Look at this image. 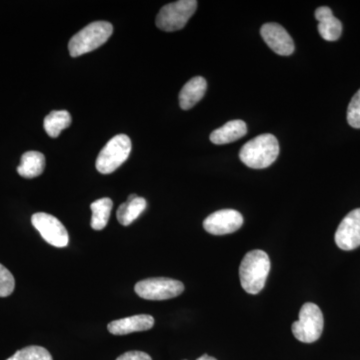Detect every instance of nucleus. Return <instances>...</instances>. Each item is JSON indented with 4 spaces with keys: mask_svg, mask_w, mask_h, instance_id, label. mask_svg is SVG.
Segmentation results:
<instances>
[{
    "mask_svg": "<svg viewBox=\"0 0 360 360\" xmlns=\"http://www.w3.org/2000/svg\"><path fill=\"white\" fill-rule=\"evenodd\" d=\"M270 271L269 255L262 250L246 253L239 266L241 286L250 295H257L266 283Z\"/></svg>",
    "mask_w": 360,
    "mask_h": 360,
    "instance_id": "obj_1",
    "label": "nucleus"
},
{
    "mask_svg": "<svg viewBox=\"0 0 360 360\" xmlns=\"http://www.w3.org/2000/svg\"><path fill=\"white\" fill-rule=\"evenodd\" d=\"M279 155L278 141L274 135L260 134L246 142L239 153V158L246 167L262 169L270 167Z\"/></svg>",
    "mask_w": 360,
    "mask_h": 360,
    "instance_id": "obj_2",
    "label": "nucleus"
},
{
    "mask_svg": "<svg viewBox=\"0 0 360 360\" xmlns=\"http://www.w3.org/2000/svg\"><path fill=\"white\" fill-rule=\"evenodd\" d=\"M112 32L113 26L108 21H96L90 23L70 39L68 44L70 56L72 58H78L96 51L110 39Z\"/></svg>",
    "mask_w": 360,
    "mask_h": 360,
    "instance_id": "obj_3",
    "label": "nucleus"
},
{
    "mask_svg": "<svg viewBox=\"0 0 360 360\" xmlns=\"http://www.w3.org/2000/svg\"><path fill=\"white\" fill-rule=\"evenodd\" d=\"M131 151V141L127 135L118 134L101 149L96 160V169L103 174H110L127 160Z\"/></svg>",
    "mask_w": 360,
    "mask_h": 360,
    "instance_id": "obj_4",
    "label": "nucleus"
},
{
    "mask_svg": "<svg viewBox=\"0 0 360 360\" xmlns=\"http://www.w3.org/2000/svg\"><path fill=\"white\" fill-rule=\"evenodd\" d=\"M198 8L196 0H179L167 4L156 16V26L163 32H172L186 26Z\"/></svg>",
    "mask_w": 360,
    "mask_h": 360,
    "instance_id": "obj_5",
    "label": "nucleus"
},
{
    "mask_svg": "<svg viewBox=\"0 0 360 360\" xmlns=\"http://www.w3.org/2000/svg\"><path fill=\"white\" fill-rule=\"evenodd\" d=\"M323 324L321 309L314 303H305L300 309V319L292 324V333L302 342H315L322 335Z\"/></svg>",
    "mask_w": 360,
    "mask_h": 360,
    "instance_id": "obj_6",
    "label": "nucleus"
},
{
    "mask_svg": "<svg viewBox=\"0 0 360 360\" xmlns=\"http://www.w3.org/2000/svg\"><path fill=\"white\" fill-rule=\"evenodd\" d=\"M135 292L146 300H167L179 296L184 291L181 281L167 277L144 279L135 284Z\"/></svg>",
    "mask_w": 360,
    "mask_h": 360,
    "instance_id": "obj_7",
    "label": "nucleus"
},
{
    "mask_svg": "<svg viewBox=\"0 0 360 360\" xmlns=\"http://www.w3.org/2000/svg\"><path fill=\"white\" fill-rule=\"evenodd\" d=\"M32 224L49 245L60 248H65L70 243V236L65 225L53 215L45 212L34 213Z\"/></svg>",
    "mask_w": 360,
    "mask_h": 360,
    "instance_id": "obj_8",
    "label": "nucleus"
},
{
    "mask_svg": "<svg viewBox=\"0 0 360 360\" xmlns=\"http://www.w3.org/2000/svg\"><path fill=\"white\" fill-rule=\"evenodd\" d=\"M243 217L234 210L213 212L203 221V229L213 236H225L236 232L243 226Z\"/></svg>",
    "mask_w": 360,
    "mask_h": 360,
    "instance_id": "obj_9",
    "label": "nucleus"
},
{
    "mask_svg": "<svg viewBox=\"0 0 360 360\" xmlns=\"http://www.w3.org/2000/svg\"><path fill=\"white\" fill-rule=\"evenodd\" d=\"M336 245L342 250H354L360 246V208L343 219L335 232Z\"/></svg>",
    "mask_w": 360,
    "mask_h": 360,
    "instance_id": "obj_10",
    "label": "nucleus"
},
{
    "mask_svg": "<svg viewBox=\"0 0 360 360\" xmlns=\"http://www.w3.org/2000/svg\"><path fill=\"white\" fill-rule=\"evenodd\" d=\"M260 33L265 44L276 54L288 56L295 51V42L288 32L278 23H265L262 25Z\"/></svg>",
    "mask_w": 360,
    "mask_h": 360,
    "instance_id": "obj_11",
    "label": "nucleus"
},
{
    "mask_svg": "<svg viewBox=\"0 0 360 360\" xmlns=\"http://www.w3.org/2000/svg\"><path fill=\"white\" fill-rule=\"evenodd\" d=\"M155 326V319L151 315L139 314L111 321L108 331L113 335H127L151 329Z\"/></svg>",
    "mask_w": 360,
    "mask_h": 360,
    "instance_id": "obj_12",
    "label": "nucleus"
},
{
    "mask_svg": "<svg viewBox=\"0 0 360 360\" xmlns=\"http://www.w3.org/2000/svg\"><path fill=\"white\" fill-rule=\"evenodd\" d=\"M315 18L319 21V32L324 40L335 41L342 32L340 20L333 16V11L328 6H321L315 11Z\"/></svg>",
    "mask_w": 360,
    "mask_h": 360,
    "instance_id": "obj_13",
    "label": "nucleus"
},
{
    "mask_svg": "<svg viewBox=\"0 0 360 360\" xmlns=\"http://www.w3.org/2000/svg\"><path fill=\"white\" fill-rule=\"evenodd\" d=\"M207 89V82L205 78L195 77L191 78L179 94V105L181 110H188L196 103H200Z\"/></svg>",
    "mask_w": 360,
    "mask_h": 360,
    "instance_id": "obj_14",
    "label": "nucleus"
},
{
    "mask_svg": "<svg viewBox=\"0 0 360 360\" xmlns=\"http://www.w3.org/2000/svg\"><path fill=\"white\" fill-rule=\"evenodd\" d=\"M248 134V127L243 120H231L225 123L224 127L215 129L210 134V141L212 143L221 146V144L231 143V142L243 139Z\"/></svg>",
    "mask_w": 360,
    "mask_h": 360,
    "instance_id": "obj_15",
    "label": "nucleus"
},
{
    "mask_svg": "<svg viewBox=\"0 0 360 360\" xmlns=\"http://www.w3.org/2000/svg\"><path fill=\"white\" fill-rule=\"evenodd\" d=\"M146 205L148 202L143 198H139L136 194H130L127 200L118 208L116 213L118 221L123 226L131 224L146 210Z\"/></svg>",
    "mask_w": 360,
    "mask_h": 360,
    "instance_id": "obj_16",
    "label": "nucleus"
},
{
    "mask_svg": "<svg viewBox=\"0 0 360 360\" xmlns=\"http://www.w3.org/2000/svg\"><path fill=\"white\" fill-rule=\"evenodd\" d=\"M45 156L39 151H27L21 156L18 172L25 179H35L44 172Z\"/></svg>",
    "mask_w": 360,
    "mask_h": 360,
    "instance_id": "obj_17",
    "label": "nucleus"
},
{
    "mask_svg": "<svg viewBox=\"0 0 360 360\" xmlns=\"http://www.w3.org/2000/svg\"><path fill=\"white\" fill-rule=\"evenodd\" d=\"M113 202L110 198H104L101 200L94 201L90 205L92 212L91 225L94 231H103L110 220L111 210H112Z\"/></svg>",
    "mask_w": 360,
    "mask_h": 360,
    "instance_id": "obj_18",
    "label": "nucleus"
},
{
    "mask_svg": "<svg viewBox=\"0 0 360 360\" xmlns=\"http://www.w3.org/2000/svg\"><path fill=\"white\" fill-rule=\"evenodd\" d=\"M71 115L66 110H54L44 118V129L52 139L59 136L63 129L70 127Z\"/></svg>",
    "mask_w": 360,
    "mask_h": 360,
    "instance_id": "obj_19",
    "label": "nucleus"
},
{
    "mask_svg": "<svg viewBox=\"0 0 360 360\" xmlns=\"http://www.w3.org/2000/svg\"><path fill=\"white\" fill-rule=\"evenodd\" d=\"M6 360H53L49 350L44 347L32 345L18 350Z\"/></svg>",
    "mask_w": 360,
    "mask_h": 360,
    "instance_id": "obj_20",
    "label": "nucleus"
},
{
    "mask_svg": "<svg viewBox=\"0 0 360 360\" xmlns=\"http://www.w3.org/2000/svg\"><path fill=\"white\" fill-rule=\"evenodd\" d=\"M14 288H15V279L6 269L0 264V297H6L13 292Z\"/></svg>",
    "mask_w": 360,
    "mask_h": 360,
    "instance_id": "obj_21",
    "label": "nucleus"
},
{
    "mask_svg": "<svg viewBox=\"0 0 360 360\" xmlns=\"http://www.w3.org/2000/svg\"><path fill=\"white\" fill-rule=\"evenodd\" d=\"M347 122L350 127L360 129V89L352 97L348 105Z\"/></svg>",
    "mask_w": 360,
    "mask_h": 360,
    "instance_id": "obj_22",
    "label": "nucleus"
},
{
    "mask_svg": "<svg viewBox=\"0 0 360 360\" xmlns=\"http://www.w3.org/2000/svg\"><path fill=\"white\" fill-rule=\"evenodd\" d=\"M116 360H153L151 357L149 356L148 354L143 352H137V350H134V352H125L122 355H120V357H117Z\"/></svg>",
    "mask_w": 360,
    "mask_h": 360,
    "instance_id": "obj_23",
    "label": "nucleus"
},
{
    "mask_svg": "<svg viewBox=\"0 0 360 360\" xmlns=\"http://www.w3.org/2000/svg\"><path fill=\"white\" fill-rule=\"evenodd\" d=\"M196 360H217V359H215L214 357L210 356V355L205 354V355H202V356H200V359H198Z\"/></svg>",
    "mask_w": 360,
    "mask_h": 360,
    "instance_id": "obj_24",
    "label": "nucleus"
}]
</instances>
